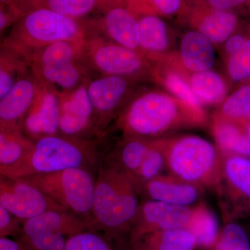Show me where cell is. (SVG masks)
<instances>
[{
	"label": "cell",
	"mask_w": 250,
	"mask_h": 250,
	"mask_svg": "<svg viewBox=\"0 0 250 250\" xmlns=\"http://www.w3.org/2000/svg\"><path fill=\"white\" fill-rule=\"evenodd\" d=\"M204 108L194 107L167 92L149 90L130 100L120 113L118 126L123 136L154 141L170 137L180 129L208 124Z\"/></svg>",
	"instance_id": "1"
},
{
	"label": "cell",
	"mask_w": 250,
	"mask_h": 250,
	"mask_svg": "<svg viewBox=\"0 0 250 250\" xmlns=\"http://www.w3.org/2000/svg\"><path fill=\"white\" fill-rule=\"evenodd\" d=\"M139 197L127 174L102 161L95 178L92 228L129 237Z\"/></svg>",
	"instance_id": "2"
},
{
	"label": "cell",
	"mask_w": 250,
	"mask_h": 250,
	"mask_svg": "<svg viewBox=\"0 0 250 250\" xmlns=\"http://www.w3.org/2000/svg\"><path fill=\"white\" fill-rule=\"evenodd\" d=\"M102 161L98 139L52 135L34 141L29 155L7 176L27 177L72 168L93 172L98 170Z\"/></svg>",
	"instance_id": "3"
},
{
	"label": "cell",
	"mask_w": 250,
	"mask_h": 250,
	"mask_svg": "<svg viewBox=\"0 0 250 250\" xmlns=\"http://www.w3.org/2000/svg\"><path fill=\"white\" fill-rule=\"evenodd\" d=\"M88 26L51 10L33 8L13 24L2 44L22 54L28 62L39 49L60 41L85 40Z\"/></svg>",
	"instance_id": "4"
},
{
	"label": "cell",
	"mask_w": 250,
	"mask_h": 250,
	"mask_svg": "<svg viewBox=\"0 0 250 250\" xmlns=\"http://www.w3.org/2000/svg\"><path fill=\"white\" fill-rule=\"evenodd\" d=\"M85 39L60 41L39 49L29 59L31 73L42 86L59 96L88 82Z\"/></svg>",
	"instance_id": "5"
},
{
	"label": "cell",
	"mask_w": 250,
	"mask_h": 250,
	"mask_svg": "<svg viewBox=\"0 0 250 250\" xmlns=\"http://www.w3.org/2000/svg\"><path fill=\"white\" fill-rule=\"evenodd\" d=\"M166 170L177 178L205 189L215 188L220 155L214 145L200 136L166 138Z\"/></svg>",
	"instance_id": "6"
},
{
	"label": "cell",
	"mask_w": 250,
	"mask_h": 250,
	"mask_svg": "<svg viewBox=\"0 0 250 250\" xmlns=\"http://www.w3.org/2000/svg\"><path fill=\"white\" fill-rule=\"evenodd\" d=\"M21 178L39 189L43 195L64 209L91 224L96 178L91 171L72 168Z\"/></svg>",
	"instance_id": "7"
},
{
	"label": "cell",
	"mask_w": 250,
	"mask_h": 250,
	"mask_svg": "<svg viewBox=\"0 0 250 250\" xmlns=\"http://www.w3.org/2000/svg\"><path fill=\"white\" fill-rule=\"evenodd\" d=\"M85 60L88 67L103 75L141 81L150 80L153 62L141 52L123 47L101 36L85 39Z\"/></svg>",
	"instance_id": "8"
},
{
	"label": "cell",
	"mask_w": 250,
	"mask_h": 250,
	"mask_svg": "<svg viewBox=\"0 0 250 250\" xmlns=\"http://www.w3.org/2000/svg\"><path fill=\"white\" fill-rule=\"evenodd\" d=\"M92 228L91 224L64 208L50 209L21 223L16 238L34 250H64L74 235Z\"/></svg>",
	"instance_id": "9"
},
{
	"label": "cell",
	"mask_w": 250,
	"mask_h": 250,
	"mask_svg": "<svg viewBox=\"0 0 250 250\" xmlns=\"http://www.w3.org/2000/svg\"><path fill=\"white\" fill-rule=\"evenodd\" d=\"M215 189L226 223L250 215V158L220 155Z\"/></svg>",
	"instance_id": "10"
},
{
	"label": "cell",
	"mask_w": 250,
	"mask_h": 250,
	"mask_svg": "<svg viewBox=\"0 0 250 250\" xmlns=\"http://www.w3.org/2000/svg\"><path fill=\"white\" fill-rule=\"evenodd\" d=\"M136 81L125 77L103 75L86 83L93 106L95 126L100 136L127 102Z\"/></svg>",
	"instance_id": "11"
},
{
	"label": "cell",
	"mask_w": 250,
	"mask_h": 250,
	"mask_svg": "<svg viewBox=\"0 0 250 250\" xmlns=\"http://www.w3.org/2000/svg\"><path fill=\"white\" fill-rule=\"evenodd\" d=\"M0 204L21 223L46 210L63 208L21 177L1 173Z\"/></svg>",
	"instance_id": "12"
},
{
	"label": "cell",
	"mask_w": 250,
	"mask_h": 250,
	"mask_svg": "<svg viewBox=\"0 0 250 250\" xmlns=\"http://www.w3.org/2000/svg\"><path fill=\"white\" fill-rule=\"evenodd\" d=\"M87 82L77 89L61 95L59 134L81 139H93L91 136L101 137L95 126Z\"/></svg>",
	"instance_id": "13"
},
{
	"label": "cell",
	"mask_w": 250,
	"mask_h": 250,
	"mask_svg": "<svg viewBox=\"0 0 250 250\" xmlns=\"http://www.w3.org/2000/svg\"><path fill=\"white\" fill-rule=\"evenodd\" d=\"M191 207L153 200H141L132 222L129 238L163 230L185 228Z\"/></svg>",
	"instance_id": "14"
},
{
	"label": "cell",
	"mask_w": 250,
	"mask_h": 250,
	"mask_svg": "<svg viewBox=\"0 0 250 250\" xmlns=\"http://www.w3.org/2000/svg\"><path fill=\"white\" fill-rule=\"evenodd\" d=\"M181 18L187 21L190 29L201 33L214 46L225 43L239 25V19L233 11L210 9L200 1H190Z\"/></svg>",
	"instance_id": "15"
},
{
	"label": "cell",
	"mask_w": 250,
	"mask_h": 250,
	"mask_svg": "<svg viewBox=\"0 0 250 250\" xmlns=\"http://www.w3.org/2000/svg\"><path fill=\"white\" fill-rule=\"evenodd\" d=\"M42 85L31 70L0 100V127L21 131L25 117L35 103Z\"/></svg>",
	"instance_id": "16"
},
{
	"label": "cell",
	"mask_w": 250,
	"mask_h": 250,
	"mask_svg": "<svg viewBox=\"0 0 250 250\" xmlns=\"http://www.w3.org/2000/svg\"><path fill=\"white\" fill-rule=\"evenodd\" d=\"M101 12L103 16L95 27L103 33V37L126 48L141 52L139 21L128 9L126 3L106 1Z\"/></svg>",
	"instance_id": "17"
},
{
	"label": "cell",
	"mask_w": 250,
	"mask_h": 250,
	"mask_svg": "<svg viewBox=\"0 0 250 250\" xmlns=\"http://www.w3.org/2000/svg\"><path fill=\"white\" fill-rule=\"evenodd\" d=\"M60 116V96L42 85L35 103L23 121L22 132L34 142L44 136L59 134Z\"/></svg>",
	"instance_id": "18"
},
{
	"label": "cell",
	"mask_w": 250,
	"mask_h": 250,
	"mask_svg": "<svg viewBox=\"0 0 250 250\" xmlns=\"http://www.w3.org/2000/svg\"><path fill=\"white\" fill-rule=\"evenodd\" d=\"M138 192L141 200L190 207L200 203L204 188L168 174H161L147 182Z\"/></svg>",
	"instance_id": "19"
},
{
	"label": "cell",
	"mask_w": 250,
	"mask_h": 250,
	"mask_svg": "<svg viewBox=\"0 0 250 250\" xmlns=\"http://www.w3.org/2000/svg\"><path fill=\"white\" fill-rule=\"evenodd\" d=\"M138 21L140 52L149 62H160L176 52L173 32L162 18L146 15Z\"/></svg>",
	"instance_id": "20"
},
{
	"label": "cell",
	"mask_w": 250,
	"mask_h": 250,
	"mask_svg": "<svg viewBox=\"0 0 250 250\" xmlns=\"http://www.w3.org/2000/svg\"><path fill=\"white\" fill-rule=\"evenodd\" d=\"M175 52L161 62L153 63L150 80L161 85L174 98L194 107L203 108L190 88L188 72L179 65Z\"/></svg>",
	"instance_id": "21"
},
{
	"label": "cell",
	"mask_w": 250,
	"mask_h": 250,
	"mask_svg": "<svg viewBox=\"0 0 250 250\" xmlns=\"http://www.w3.org/2000/svg\"><path fill=\"white\" fill-rule=\"evenodd\" d=\"M175 57L181 67L189 73L211 70L216 59L214 45L203 34L193 29L182 35Z\"/></svg>",
	"instance_id": "22"
},
{
	"label": "cell",
	"mask_w": 250,
	"mask_h": 250,
	"mask_svg": "<svg viewBox=\"0 0 250 250\" xmlns=\"http://www.w3.org/2000/svg\"><path fill=\"white\" fill-rule=\"evenodd\" d=\"M210 130L220 155L250 158V141L246 125L214 113L210 119Z\"/></svg>",
	"instance_id": "23"
},
{
	"label": "cell",
	"mask_w": 250,
	"mask_h": 250,
	"mask_svg": "<svg viewBox=\"0 0 250 250\" xmlns=\"http://www.w3.org/2000/svg\"><path fill=\"white\" fill-rule=\"evenodd\" d=\"M152 141L123 136L121 142L106 154L103 162L131 177L139 168Z\"/></svg>",
	"instance_id": "24"
},
{
	"label": "cell",
	"mask_w": 250,
	"mask_h": 250,
	"mask_svg": "<svg viewBox=\"0 0 250 250\" xmlns=\"http://www.w3.org/2000/svg\"><path fill=\"white\" fill-rule=\"evenodd\" d=\"M131 250H195L193 236L185 228L152 231L129 238Z\"/></svg>",
	"instance_id": "25"
},
{
	"label": "cell",
	"mask_w": 250,
	"mask_h": 250,
	"mask_svg": "<svg viewBox=\"0 0 250 250\" xmlns=\"http://www.w3.org/2000/svg\"><path fill=\"white\" fill-rule=\"evenodd\" d=\"M189 84L192 93L202 106H220L228 97L229 85L228 81L212 70L189 73Z\"/></svg>",
	"instance_id": "26"
},
{
	"label": "cell",
	"mask_w": 250,
	"mask_h": 250,
	"mask_svg": "<svg viewBox=\"0 0 250 250\" xmlns=\"http://www.w3.org/2000/svg\"><path fill=\"white\" fill-rule=\"evenodd\" d=\"M185 229L193 236L197 248L202 250H213L220 232L215 213L202 202L191 207Z\"/></svg>",
	"instance_id": "27"
},
{
	"label": "cell",
	"mask_w": 250,
	"mask_h": 250,
	"mask_svg": "<svg viewBox=\"0 0 250 250\" xmlns=\"http://www.w3.org/2000/svg\"><path fill=\"white\" fill-rule=\"evenodd\" d=\"M34 143L21 131L0 127V173L7 175L21 165Z\"/></svg>",
	"instance_id": "28"
},
{
	"label": "cell",
	"mask_w": 250,
	"mask_h": 250,
	"mask_svg": "<svg viewBox=\"0 0 250 250\" xmlns=\"http://www.w3.org/2000/svg\"><path fill=\"white\" fill-rule=\"evenodd\" d=\"M64 250H131L129 237L89 228L70 237Z\"/></svg>",
	"instance_id": "29"
},
{
	"label": "cell",
	"mask_w": 250,
	"mask_h": 250,
	"mask_svg": "<svg viewBox=\"0 0 250 250\" xmlns=\"http://www.w3.org/2000/svg\"><path fill=\"white\" fill-rule=\"evenodd\" d=\"M106 2L95 0L19 1L20 6L23 14L33 8H43L79 21L97 10L101 11Z\"/></svg>",
	"instance_id": "30"
},
{
	"label": "cell",
	"mask_w": 250,
	"mask_h": 250,
	"mask_svg": "<svg viewBox=\"0 0 250 250\" xmlns=\"http://www.w3.org/2000/svg\"><path fill=\"white\" fill-rule=\"evenodd\" d=\"M30 70L27 59L14 49L0 45V100Z\"/></svg>",
	"instance_id": "31"
},
{
	"label": "cell",
	"mask_w": 250,
	"mask_h": 250,
	"mask_svg": "<svg viewBox=\"0 0 250 250\" xmlns=\"http://www.w3.org/2000/svg\"><path fill=\"white\" fill-rule=\"evenodd\" d=\"M164 141L165 139L152 141L139 168L130 177L138 191L143 185L159 177L166 170Z\"/></svg>",
	"instance_id": "32"
},
{
	"label": "cell",
	"mask_w": 250,
	"mask_h": 250,
	"mask_svg": "<svg viewBox=\"0 0 250 250\" xmlns=\"http://www.w3.org/2000/svg\"><path fill=\"white\" fill-rule=\"evenodd\" d=\"M215 113L248 126L250 123V83L244 82L227 97Z\"/></svg>",
	"instance_id": "33"
},
{
	"label": "cell",
	"mask_w": 250,
	"mask_h": 250,
	"mask_svg": "<svg viewBox=\"0 0 250 250\" xmlns=\"http://www.w3.org/2000/svg\"><path fill=\"white\" fill-rule=\"evenodd\" d=\"M128 9L139 17L146 15L161 18H172L185 14L188 2L180 0H150V1H126Z\"/></svg>",
	"instance_id": "34"
},
{
	"label": "cell",
	"mask_w": 250,
	"mask_h": 250,
	"mask_svg": "<svg viewBox=\"0 0 250 250\" xmlns=\"http://www.w3.org/2000/svg\"><path fill=\"white\" fill-rule=\"evenodd\" d=\"M213 250H250V243L241 225L233 221L227 222Z\"/></svg>",
	"instance_id": "35"
},
{
	"label": "cell",
	"mask_w": 250,
	"mask_h": 250,
	"mask_svg": "<svg viewBox=\"0 0 250 250\" xmlns=\"http://www.w3.org/2000/svg\"><path fill=\"white\" fill-rule=\"evenodd\" d=\"M227 72L230 80L243 82L250 78V37L239 51L225 59Z\"/></svg>",
	"instance_id": "36"
},
{
	"label": "cell",
	"mask_w": 250,
	"mask_h": 250,
	"mask_svg": "<svg viewBox=\"0 0 250 250\" xmlns=\"http://www.w3.org/2000/svg\"><path fill=\"white\" fill-rule=\"evenodd\" d=\"M22 14L18 1H0V33L12 27Z\"/></svg>",
	"instance_id": "37"
},
{
	"label": "cell",
	"mask_w": 250,
	"mask_h": 250,
	"mask_svg": "<svg viewBox=\"0 0 250 250\" xmlns=\"http://www.w3.org/2000/svg\"><path fill=\"white\" fill-rule=\"evenodd\" d=\"M21 230V222L10 214L0 204V236L16 238Z\"/></svg>",
	"instance_id": "38"
},
{
	"label": "cell",
	"mask_w": 250,
	"mask_h": 250,
	"mask_svg": "<svg viewBox=\"0 0 250 250\" xmlns=\"http://www.w3.org/2000/svg\"><path fill=\"white\" fill-rule=\"evenodd\" d=\"M248 37L249 36L239 33H235L232 36H230L228 41L224 43L225 59H228L239 51L246 43Z\"/></svg>",
	"instance_id": "39"
},
{
	"label": "cell",
	"mask_w": 250,
	"mask_h": 250,
	"mask_svg": "<svg viewBox=\"0 0 250 250\" xmlns=\"http://www.w3.org/2000/svg\"><path fill=\"white\" fill-rule=\"evenodd\" d=\"M204 6L220 11H233L247 4V1L242 0H208L200 1Z\"/></svg>",
	"instance_id": "40"
},
{
	"label": "cell",
	"mask_w": 250,
	"mask_h": 250,
	"mask_svg": "<svg viewBox=\"0 0 250 250\" xmlns=\"http://www.w3.org/2000/svg\"><path fill=\"white\" fill-rule=\"evenodd\" d=\"M5 38V36L4 34V32L3 33H0V45L2 44L3 41H4Z\"/></svg>",
	"instance_id": "41"
},
{
	"label": "cell",
	"mask_w": 250,
	"mask_h": 250,
	"mask_svg": "<svg viewBox=\"0 0 250 250\" xmlns=\"http://www.w3.org/2000/svg\"><path fill=\"white\" fill-rule=\"evenodd\" d=\"M247 129H248V136H249V139L250 141V123L247 126Z\"/></svg>",
	"instance_id": "42"
},
{
	"label": "cell",
	"mask_w": 250,
	"mask_h": 250,
	"mask_svg": "<svg viewBox=\"0 0 250 250\" xmlns=\"http://www.w3.org/2000/svg\"><path fill=\"white\" fill-rule=\"evenodd\" d=\"M246 82H249V83H250V78L248 81H246Z\"/></svg>",
	"instance_id": "43"
},
{
	"label": "cell",
	"mask_w": 250,
	"mask_h": 250,
	"mask_svg": "<svg viewBox=\"0 0 250 250\" xmlns=\"http://www.w3.org/2000/svg\"></svg>",
	"instance_id": "44"
}]
</instances>
